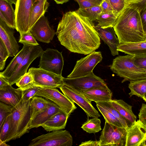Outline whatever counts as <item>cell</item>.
Here are the masks:
<instances>
[{
  "mask_svg": "<svg viewBox=\"0 0 146 146\" xmlns=\"http://www.w3.org/2000/svg\"><path fill=\"white\" fill-rule=\"evenodd\" d=\"M93 22L76 11L64 13L56 34L61 44L72 52L84 55L100 47V38Z\"/></svg>",
  "mask_w": 146,
  "mask_h": 146,
  "instance_id": "1",
  "label": "cell"
},
{
  "mask_svg": "<svg viewBox=\"0 0 146 146\" xmlns=\"http://www.w3.org/2000/svg\"><path fill=\"white\" fill-rule=\"evenodd\" d=\"M113 28L120 43L146 40L140 12L133 5H127L119 15Z\"/></svg>",
  "mask_w": 146,
  "mask_h": 146,
  "instance_id": "2",
  "label": "cell"
},
{
  "mask_svg": "<svg viewBox=\"0 0 146 146\" xmlns=\"http://www.w3.org/2000/svg\"><path fill=\"white\" fill-rule=\"evenodd\" d=\"M31 99L21 101L13 107L10 115V128L5 143L20 138L29 132L28 126L31 119L30 103Z\"/></svg>",
  "mask_w": 146,
  "mask_h": 146,
  "instance_id": "3",
  "label": "cell"
},
{
  "mask_svg": "<svg viewBox=\"0 0 146 146\" xmlns=\"http://www.w3.org/2000/svg\"><path fill=\"white\" fill-rule=\"evenodd\" d=\"M134 60L133 56H120L113 59L109 67L113 72L123 78L122 83L146 79V70L137 66Z\"/></svg>",
  "mask_w": 146,
  "mask_h": 146,
  "instance_id": "4",
  "label": "cell"
},
{
  "mask_svg": "<svg viewBox=\"0 0 146 146\" xmlns=\"http://www.w3.org/2000/svg\"><path fill=\"white\" fill-rule=\"evenodd\" d=\"M128 129L105 121L98 141L99 146H125Z\"/></svg>",
  "mask_w": 146,
  "mask_h": 146,
  "instance_id": "5",
  "label": "cell"
},
{
  "mask_svg": "<svg viewBox=\"0 0 146 146\" xmlns=\"http://www.w3.org/2000/svg\"><path fill=\"white\" fill-rule=\"evenodd\" d=\"M72 137L66 130H57L32 139L29 146H72Z\"/></svg>",
  "mask_w": 146,
  "mask_h": 146,
  "instance_id": "6",
  "label": "cell"
},
{
  "mask_svg": "<svg viewBox=\"0 0 146 146\" xmlns=\"http://www.w3.org/2000/svg\"><path fill=\"white\" fill-rule=\"evenodd\" d=\"M102 59V53L100 51H95L88 54L76 61L73 70L67 78H76L90 74L93 72L95 67Z\"/></svg>",
  "mask_w": 146,
  "mask_h": 146,
  "instance_id": "7",
  "label": "cell"
},
{
  "mask_svg": "<svg viewBox=\"0 0 146 146\" xmlns=\"http://www.w3.org/2000/svg\"><path fill=\"white\" fill-rule=\"evenodd\" d=\"M35 96H41L51 101L69 116L77 108L74 103L62 94L56 88L43 87Z\"/></svg>",
  "mask_w": 146,
  "mask_h": 146,
  "instance_id": "8",
  "label": "cell"
},
{
  "mask_svg": "<svg viewBox=\"0 0 146 146\" xmlns=\"http://www.w3.org/2000/svg\"><path fill=\"white\" fill-rule=\"evenodd\" d=\"M40 57L39 68L62 75L64 64L62 52L56 49L47 48Z\"/></svg>",
  "mask_w": 146,
  "mask_h": 146,
  "instance_id": "9",
  "label": "cell"
},
{
  "mask_svg": "<svg viewBox=\"0 0 146 146\" xmlns=\"http://www.w3.org/2000/svg\"><path fill=\"white\" fill-rule=\"evenodd\" d=\"M59 88L64 95L81 108L88 117L98 118L100 116L92 105L91 101L88 99L81 92L64 84Z\"/></svg>",
  "mask_w": 146,
  "mask_h": 146,
  "instance_id": "10",
  "label": "cell"
},
{
  "mask_svg": "<svg viewBox=\"0 0 146 146\" xmlns=\"http://www.w3.org/2000/svg\"><path fill=\"white\" fill-rule=\"evenodd\" d=\"M64 84L81 92L82 90L96 88L109 89L106 83L93 72L86 76L70 78H64Z\"/></svg>",
  "mask_w": 146,
  "mask_h": 146,
  "instance_id": "11",
  "label": "cell"
},
{
  "mask_svg": "<svg viewBox=\"0 0 146 146\" xmlns=\"http://www.w3.org/2000/svg\"><path fill=\"white\" fill-rule=\"evenodd\" d=\"M29 71L32 74L34 84L43 87L59 88L63 84L64 77L51 72L32 67Z\"/></svg>",
  "mask_w": 146,
  "mask_h": 146,
  "instance_id": "12",
  "label": "cell"
},
{
  "mask_svg": "<svg viewBox=\"0 0 146 146\" xmlns=\"http://www.w3.org/2000/svg\"><path fill=\"white\" fill-rule=\"evenodd\" d=\"M32 0H17L15 5L16 29L20 34L30 31L29 18Z\"/></svg>",
  "mask_w": 146,
  "mask_h": 146,
  "instance_id": "13",
  "label": "cell"
},
{
  "mask_svg": "<svg viewBox=\"0 0 146 146\" xmlns=\"http://www.w3.org/2000/svg\"><path fill=\"white\" fill-rule=\"evenodd\" d=\"M43 51L39 45H32L26 56L12 74L7 79L10 85L15 84L27 72L28 67L37 58L40 57Z\"/></svg>",
  "mask_w": 146,
  "mask_h": 146,
  "instance_id": "14",
  "label": "cell"
},
{
  "mask_svg": "<svg viewBox=\"0 0 146 146\" xmlns=\"http://www.w3.org/2000/svg\"><path fill=\"white\" fill-rule=\"evenodd\" d=\"M125 146H146V127L139 119L128 129Z\"/></svg>",
  "mask_w": 146,
  "mask_h": 146,
  "instance_id": "15",
  "label": "cell"
},
{
  "mask_svg": "<svg viewBox=\"0 0 146 146\" xmlns=\"http://www.w3.org/2000/svg\"><path fill=\"white\" fill-rule=\"evenodd\" d=\"M30 31L38 41L46 43L52 40L56 33L50 26L48 19L44 15L36 22Z\"/></svg>",
  "mask_w": 146,
  "mask_h": 146,
  "instance_id": "16",
  "label": "cell"
},
{
  "mask_svg": "<svg viewBox=\"0 0 146 146\" xmlns=\"http://www.w3.org/2000/svg\"><path fill=\"white\" fill-rule=\"evenodd\" d=\"M14 29L0 19V39L10 57L15 56L19 52L20 46L14 36Z\"/></svg>",
  "mask_w": 146,
  "mask_h": 146,
  "instance_id": "17",
  "label": "cell"
},
{
  "mask_svg": "<svg viewBox=\"0 0 146 146\" xmlns=\"http://www.w3.org/2000/svg\"><path fill=\"white\" fill-rule=\"evenodd\" d=\"M94 27L100 39L108 46L112 55H118L117 49L120 43L113 27H110L103 29L96 25H94Z\"/></svg>",
  "mask_w": 146,
  "mask_h": 146,
  "instance_id": "18",
  "label": "cell"
},
{
  "mask_svg": "<svg viewBox=\"0 0 146 146\" xmlns=\"http://www.w3.org/2000/svg\"><path fill=\"white\" fill-rule=\"evenodd\" d=\"M61 110L57 105L50 100L48 105L44 110L30 120L28 126V129L30 130L41 126L52 116Z\"/></svg>",
  "mask_w": 146,
  "mask_h": 146,
  "instance_id": "19",
  "label": "cell"
},
{
  "mask_svg": "<svg viewBox=\"0 0 146 146\" xmlns=\"http://www.w3.org/2000/svg\"><path fill=\"white\" fill-rule=\"evenodd\" d=\"M22 90L19 88H13L9 85L0 89V101L7 104L15 107L21 101Z\"/></svg>",
  "mask_w": 146,
  "mask_h": 146,
  "instance_id": "20",
  "label": "cell"
},
{
  "mask_svg": "<svg viewBox=\"0 0 146 146\" xmlns=\"http://www.w3.org/2000/svg\"><path fill=\"white\" fill-rule=\"evenodd\" d=\"M69 117V116L61 110L52 116L41 127L47 131L64 129Z\"/></svg>",
  "mask_w": 146,
  "mask_h": 146,
  "instance_id": "21",
  "label": "cell"
},
{
  "mask_svg": "<svg viewBox=\"0 0 146 146\" xmlns=\"http://www.w3.org/2000/svg\"><path fill=\"white\" fill-rule=\"evenodd\" d=\"M81 92L91 102H108L112 100V93L109 88H93L82 90Z\"/></svg>",
  "mask_w": 146,
  "mask_h": 146,
  "instance_id": "22",
  "label": "cell"
},
{
  "mask_svg": "<svg viewBox=\"0 0 146 146\" xmlns=\"http://www.w3.org/2000/svg\"><path fill=\"white\" fill-rule=\"evenodd\" d=\"M117 50L134 56L146 55V40L137 42L120 43Z\"/></svg>",
  "mask_w": 146,
  "mask_h": 146,
  "instance_id": "23",
  "label": "cell"
},
{
  "mask_svg": "<svg viewBox=\"0 0 146 146\" xmlns=\"http://www.w3.org/2000/svg\"><path fill=\"white\" fill-rule=\"evenodd\" d=\"M23 44L22 48L11 60L5 70L3 72H0V76L7 79L16 70L32 45L26 44Z\"/></svg>",
  "mask_w": 146,
  "mask_h": 146,
  "instance_id": "24",
  "label": "cell"
},
{
  "mask_svg": "<svg viewBox=\"0 0 146 146\" xmlns=\"http://www.w3.org/2000/svg\"><path fill=\"white\" fill-rule=\"evenodd\" d=\"M7 0H0V19L9 26L16 29L15 11Z\"/></svg>",
  "mask_w": 146,
  "mask_h": 146,
  "instance_id": "25",
  "label": "cell"
},
{
  "mask_svg": "<svg viewBox=\"0 0 146 146\" xmlns=\"http://www.w3.org/2000/svg\"><path fill=\"white\" fill-rule=\"evenodd\" d=\"M108 102L119 114L133 124L136 120V115L133 113L132 106L122 100H112Z\"/></svg>",
  "mask_w": 146,
  "mask_h": 146,
  "instance_id": "26",
  "label": "cell"
},
{
  "mask_svg": "<svg viewBox=\"0 0 146 146\" xmlns=\"http://www.w3.org/2000/svg\"><path fill=\"white\" fill-rule=\"evenodd\" d=\"M49 5L47 0H38L33 4L29 18L30 30L40 18L44 15Z\"/></svg>",
  "mask_w": 146,
  "mask_h": 146,
  "instance_id": "27",
  "label": "cell"
},
{
  "mask_svg": "<svg viewBox=\"0 0 146 146\" xmlns=\"http://www.w3.org/2000/svg\"><path fill=\"white\" fill-rule=\"evenodd\" d=\"M49 102V100L41 96H35L32 97L30 103L31 119L44 110Z\"/></svg>",
  "mask_w": 146,
  "mask_h": 146,
  "instance_id": "28",
  "label": "cell"
},
{
  "mask_svg": "<svg viewBox=\"0 0 146 146\" xmlns=\"http://www.w3.org/2000/svg\"><path fill=\"white\" fill-rule=\"evenodd\" d=\"M128 88L130 96L135 95L143 99L146 93V79L130 82Z\"/></svg>",
  "mask_w": 146,
  "mask_h": 146,
  "instance_id": "29",
  "label": "cell"
},
{
  "mask_svg": "<svg viewBox=\"0 0 146 146\" xmlns=\"http://www.w3.org/2000/svg\"><path fill=\"white\" fill-rule=\"evenodd\" d=\"M117 18L113 13H102L96 20L98 23L96 26L103 29L113 27Z\"/></svg>",
  "mask_w": 146,
  "mask_h": 146,
  "instance_id": "30",
  "label": "cell"
},
{
  "mask_svg": "<svg viewBox=\"0 0 146 146\" xmlns=\"http://www.w3.org/2000/svg\"><path fill=\"white\" fill-rule=\"evenodd\" d=\"M76 11L92 22L96 21L98 16L102 13L100 5L84 9L79 8Z\"/></svg>",
  "mask_w": 146,
  "mask_h": 146,
  "instance_id": "31",
  "label": "cell"
},
{
  "mask_svg": "<svg viewBox=\"0 0 146 146\" xmlns=\"http://www.w3.org/2000/svg\"><path fill=\"white\" fill-rule=\"evenodd\" d=\"M96 106L104 117L105 121L119 127H123L119 119L101 104L100 102H96Z\"/></svg>",
  "mask_w": 146,
  "mask_h": 146,
  "instance_id": "32",
  "label": "cell"
},
{
  "mask_svg": "<svg viewBox=\"0 0 146 146\" xmlns=\"http://www.w3.org/2000/svg\"><path fill=\"white\" fill-rule=\"evenodd\" d=\"M101 121L100 119L93 117L84 122L81 128L87 133H95L101 130Z\"/></svg>",
  "mask_w": 146,
  "mask_h": 146,
  "instance_id": "33",
  "label": "cell"
},
{
  "mask_svg": "<svg viewBox=\"0 0 146 146\" xmlns=\"http://www.w3.org/2000/svg\"><path fill=\"white\" fill-rule=\"evenodd\" d=\"M100 102L104 107L109 111L114 116L119 119L123 127L128 129L132 124L130 122L122 117L108 102Z\"/></svg>",
  "mask_w": 146,
  "mask_h": 146,
  "instance_id": "34",
  "label": "cell"
},
{
  "mask_svg": "<svg viewBox=\"0 0 146 146\" xmlns=\"http://www.w3.org/2000/svg\"><path fill=\"white\" fill-rule=\"evenodd\" d=\"M15 84L17 86L22 90L33 85L34 81L31 73L28 71Z\"/></svg>",
  "mask_w": 146,
  "mask_h": 146,
  "instance_id": "35",
  "label": "cell"
},
{
  "mask_svg": "<svg viewBox=\"0 0 146 146\" xmlns=\"http://www.w3.org/2000/svg\"><path fill=\"white\" fill-rule=\"evenodd\" d=\"M43 87L35 84L22 90V99L24 101H27L34 96L36 93Z\"/></svg>",
  "mask_w": 146,
  "mask_h": 146,
  "instance_id": "36",
  "label": "cell"
},
{
  "mask_svg": "<svg viewBox=\"0 0 146 146\" xmlns=\"http://www.w3.org/2000/svg\"><path fill=\"white\" fill-rule=\"evenodd\" d=\"M113 13L117 17L127 6L125 0H109Z\"/></svg>",
  "mask_w": 146,
  "mask_h": 146,
  "instance_id": "37",
  "label": "cell"
},
{
  "mask_svg": "<svg viewBox=\"0 0 146 146\" xmlns=\"http://www.w3.org/2000/svg\"><path fill=\"white\" fill-rule=\"evenodd\" d=\"M13 107L4 103L0 102V128L7 117L12 113Z\"/></svg>",
  "mask_w": 146,
  "mask_h": 146,
  "instance_id": "38",
  "label": "cell"
},
{
  "mask_svg": "<svg viewBox=\"0 0 146 146\" xmlns=\"http://www.w3.org/2000/svg\"><path fill=\"white\" fill-rule=\"evenodd\" d=\"M10 115H8L0 128V140L5 142L10 128Z\"/></svg>",
  "mask_w": 146,
  "mask_h": 146,
  "instance_id": "39",
  "label": "cell"
},
{
  "mask_svg": "<svg viewBox=\"0 0 146 146\" xmlns=\"http://www.w3.org/2000/svg\"><path fill=\"white\" fill-rule=\"evenodd\" d=\"M19 42L23 44H28L33 45H39L36 39L30 31L20 34Z\"/></svg>",
  "mask_w": 146,
  "mask_h": 146,
  "instance_id": "40",
  "label": "cell"
},
{
  "mask_svg": "<svg viewBox=\"0 0 146 146\" xmlns=\"http://www.w3.org/2000/svg\"><path fill=\"white\" fill-rule=\"evenodd\" d=\"M7 50L4 44L0 39V70H3L5 65L6 61L9 57Z\"/></svg>",
  "mask_w": 146,
  "mask_h": 146,
  "instance_id": "41",
  "label": "cell"
},
{
  "mask_svg": "<svg viewBox=\"0 0 146 146\" xmlns=\"http://www.w3.org/2000/svg\"><path fill=\"white\" fill-rule=\"evenodd\" d=\"M75 0L78 3L79 8L81 9H85L100 5L96 0Z\"/></svg>",
  "mask_w": 146,
  "mask_h": 146,
  "instance_id": "42",
  "label": "cell"
},
{
  "mask_svg": "<svg viewBox=\"0 0 146 146\" xmlns=\"http://www.w3.org/2000/svg\"><path fill=\"white\" fill-rule=\"evenodd\" d=\"M134 57L135 64L140 68L146 70V55Z\"/></svg>",
  "mask_w": 146,
  "mask_h": 146,
  "instance_id": "43",
  "label": "cell"
},
{
  "mask_svg": "<svg viewBox=\"0 0 146 146\" xmlns=\"http://www.w3.org/2000/svg\"><path fill=\"white\" fill-rule=\"evenodd\" d=\"M139 119L146 127V104L143 103L138 114Z\"/></svg>",
  "mask_w": 146,
  "mask_h": 146,
  "instance_id": "44",
  "label": "cell"
},
{
  "mask_svg": "<svg viewBox=\"0 0 146 146\" xmlns=\"http://www.w3.org/2000/svg\"><path fill=\"white\" fill-rule=\"evenodd\" d=\"M102 13H113L109 0H104L100 5Z\"/></svg>",
  "mask_w": 146,
  "mask_h": 146,
  "instance_id": "45",
  "label": "cell"
},
{
  "mask_svg": "<svg viewBox=\"0 0 146 146\" xmlns=\"http://www.w3.org/2000/svg\"><path fill=\"white\" fill-rule=\"evenodd\" d=\"M140 13L143 29L146 35V6Z\"/></svg>",
  "mask_w": 146,
  "mask_h": 146,
  "instance_id": "46",
  "label": "cell"
},
{
  "mask_svg": "<svg viewBox=\"0 0 146 146\" xmlns=\"http://www.w3.org/2000/svg\"><path fill=\"white\" fill-rule=\"evenodd\" d=\"M137 7L140 12L146 6V0H139L131 4Z\"/></svg>",
  "mask_w": 146,
  "mask_h": 146,
  "instance_id": "47",
  "label": "cell"
},
{
  "mask_svg": "<svg viewBox=\"0 0 146 146\" xmlns=\"http://www.w3.org/2000/svg\"><path fill=\"white\" fill-rule=\"evenodd\" d=\"M79 146H99V141L90 140L83 142Z\"/></svg>",
  "mask_w": 146,
  "mask_h": 146,
  "instance_id": "48",
  "label": "cell"
},
{
  "mask_svg": "<svg viewBox=\"0 0 146 146\" xmlns=\"http://www.w3.org/2000/svg\"><path fill=\"white\" fill-rule=\"evenodd\" d=\"M10 85L7 79L0 75V89Z\"/></svg>",
  "mask_w": 146,
  "mask_h": 146,
  "instance_id": "49",
  "label": "cell"
},
{
  "mask_svg": "<svg viewBox=\"0 0 146 146\" xmlns=\"http://www.w3.org/2000/svg\"><path fill=\"white\" fill-rule=\"evenodd\" d=\"M55 1L56 3L58 4H63L64 3H66L70 0H54Z\"/></svg>",
  "mask_w": 146,
  "mask_h": 146,
  "instance_id": "50",
  "label": "cell"
},
{
  "mask_svg": "<svg viewBox=\"0 0 146 146\" xmlns=\"http://www.w3.org/2000/svg\"><path fill=\"white\" fill-rule=\"evenodd\" d=\"M139 0H125L127 5L131 4Z\"/></svg>",
  "mask_w": 146,
  "mask_h": 146,
  "instance_id": "51",
  "label": "cell"
},
{
  "mask_svg": "<svg viewBox=\"0 0 146 146\" xmlns=\"http://www.w3.org/2000/svg\"><path fill=\"white\" fill-rule=\"evenodd\" d=\"M6 143L0 140V146H9V145Z\"/></svg>",
  "mask_w": 146,
  "mask_h": 146,
  "instance_id": "52",
  "label": "cell"
},
{
  "mask_svg": "<svg viewBox=\"0 0 146 146\" xmlns=\"http://www.w3.org/2000/svg\"><path fill=\"white\" fill-rule=\"evenodd\" d=\"M12 4H14L15 5L17 3V0H7Z\"/></svg>",
  "mask_w": 146,
  "mask_h": 146,
  "instance_id": "53",
  "label": "cell"
},
{
  "mask_svg": "<svg viewBox=\"0 0 146 146\" xmlns=\"http://www.w3.org/2000/svg\"><path fill=\"white\" fill-rule=\"evenodd\" d=\"M99 3L100 5L104 0H96Z\"/></svg>",
  "mask_w": 146,
  "mask_h": 146,
  "instance_id": "54",
  "label": "cell"
},
{
  "mask_svg": "<svg viewBox=\"0 0 146 146\" xmlns=\"http://www.w3.org/2000/svg\"><path fill=\"white\" fill-rule=\"evenodd\" d=\"M146 102V93L145 94L143 98V99Z\"/></svg>",
  "mask_w": 146,
  "mask_h": 146,
  "instance_id": "55",
  "label": "cell"
},
{
  "mask_svg": "<svg viewBox=\"0 0 146 146\" xmlns=\"http://www.w3.org/2000/svg\"><path fill=\"white\" fill-rule=\"evenodd\" d=\"M38 0H32L33 4H34Z\"/></svg>",
  "mask_w": 146,
  "mask_h": 146,
  "instance_id": "56",
  "label": "cell"
}]
</instances>
